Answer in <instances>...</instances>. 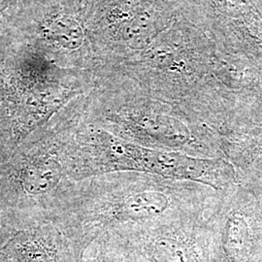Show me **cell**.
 <instances>
[{"mask_svg":"<svg viewBox=\"0 0 262 262\" xmlns=\"http://www.w3.org/2000/svg\"><path fill=\"white\" fill-rule=\"evenodd\" d=\"M219 191L191 181L141 172H115L76 182L53 224L77 260L101 236L128 243L170 223L206 215Z\"/></svg>","mask_w":262,"mask_h":262,"instance_id":"cell-1","label":"cell"},{"mask_svg":"<svg viewBox=\"0 0 262 262\" xmlns=\"http://www.w3.org/2000/svg\"><path fill=\"white\" fill-rule=\"evenodd\" d=\"M85 104L84 95L72 100L0 162V208L19 231L53 223L64 206L76 183L68 150Z\"/></svg>","mask_w":262,"mask_h":262,"instance_id":"cell-2","label":"cell"},{"mask_svg":"<svg viewBox=\"0 0 262 262\" xmlns=\"http://www.w3.org/2000/svg\"><path fill=\"white\" fill-rule=\"evenodd\" d=\"M0 56V150L8 159L23 141L89 90V81L32 43Z\"/></svg>","mask_w":262,"mask_h":262,"instance_id":"cell-3","label":"cell"},{"mask_svg":"<svg viewBox=\"0 0 262 262\" xmlns=\"http://www.w3.org/2000/svg\"><path fill=\"white\" fill-rule=\"evenodd\" d=\"M84 121L146 148L202 159H224L216 129L159 106H129L108 94L86 97Z\"/></svg>","mask_w":262,"mask_h":262,"instance_id":"cell-4","label":"cell"},{"mask_svg":"<svg viewBox=\"0 0 262 262\" xmlns=\"http://www.w3.org/2000/svg\"><path fill=\"white\" fill-rule=\"evenodd\" d=\"M210 243L204 215L151 228L127 244L148 262H212Z\"/></svg>","mask_w":262,"mask_h":262,"instance_id":"cell-5","label":"cell"},{"mask_svg":"<svg viewBox=\"0 0 262 262\" xmlns=\"http://www.w3.org/2000/svg\"><path fill=\"white\" fill-rule=\"evenodd\" d=\"M0 255L6 262H79L66 236L53 223L20 230Z\"/></svg>","mask_w":262,"mask_h":262,"instance_id":"cell-6","label":"cell"},{"mask_svg":"<svg viewBox=\"0 0 262 262\" xmlns=\"http://www.w3.org/2000/svg\"><path fill=\"white\" fill-rule=\"evenodd\" d=\"M41 15L34 18L33 45L43 50L55 60L56 54H66L79 50L84 42V29L79 20L55 3L43 7ZM56 61V60H55Z\"/></svg>","mask_w":262,"mask_h":262,"instance_id":"cell-7","label":"cell"},{"mask_svg":"<svg viewBox=\"0 0 262 262\" xmlns=\"http://www.w3.org/2000/svg\"><path fill=\"white\" fill-rule=\"evenodd\" d=\"M126 250V242L101 236L86 248L80 262H122Z\"/></svg>","mask_w":262,"mask_h":262,"instance_id":"cell-8","label":"cell"},{"mask_svg":"<svg viewBox=\"0 0 262 262\" xmlns=\"http://www.w3.org/2000/svg\"><path fill=\"white\" fill-rule=\"evenodd\" d=\"M19 231L12 219L0 208V251Z\"/></svg>","mask_w":262,"mask_h":262,"instance_id":"cell-9","label":"cell"},{"mask_svg":"<svg viewBox=\"0 0 262 262\" xmlns=\"http://www.w3.org/2000/svg\"><path fill=\"white\" fill-rule=\"evenodd\" d=\"M122 262H148L138 252H136L133 248L127 244V250L124 254Z\"/></svg>","mask_w":262,"mask_h":262,"instance_id":"cell-10","label":"cell"},{"mask_svg":"<svg viewBox=\"0 0 262 262\" xmlns=\"http://www.w3.org/2000/svg\"><path fill=\"white\" fill-rule=\"evenodd\" d=\"M5 157H4V156H3V154H2V152H1V150H0V162H1V161H3V160H5Z\"/></svg>","mask_w":262,"mask_h":262,"instance_id":"cell-11","label":"cell"},{"mask_svg":"<svg viewBox=\"0 0 262 262\" xmlns=\"http://www.w3.org/2000/svg\"><path fill=\"white\" fill-rule=\"evenodd\" d=\"M38 2H40L41 4H45V3H47V0H36Z\"/></svg>","mask_w":262,"mask_h":262,"instance_id":"cell-12","label":"cell"},{"mask_svg":"<svg viewBox=\"0 0 262 262\" xmlns=\"http://www.w3.org/2000/svg\"><path fill=\"white\" fill-rule=\"evenodd\" d=\"M0 262H6V260L1 255H0Z\"/></svg>","mask_w":262,"mask_h":262,"instance_id":"cell-13","label":"cell"}]
</instances>
